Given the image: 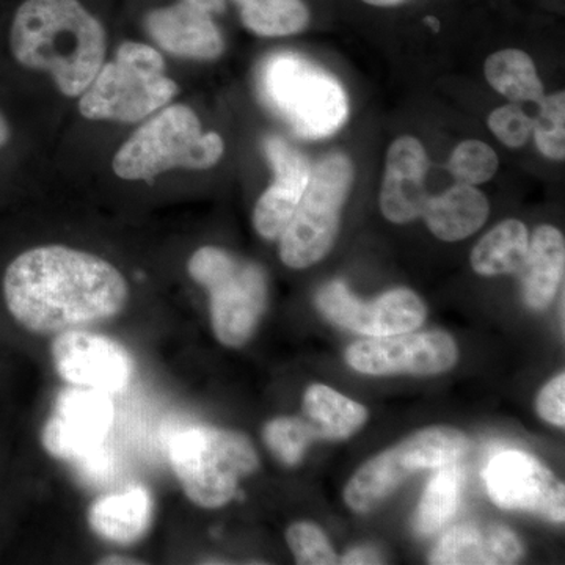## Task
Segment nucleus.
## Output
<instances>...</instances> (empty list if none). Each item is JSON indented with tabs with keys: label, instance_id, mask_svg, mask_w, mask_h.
<instances>
[{
	"label": "nucleus",
	"instance_id": "4",
	"mask_svg": "<svg viewBox=\"0 0 565 565\" xmlns=\"http://www.w3.org/2000/svg\"><path fill=\"white\" fill-rule=\"evenodd\" d=\"M225 152L221 134L203 132L195 111L184 104L162 107L129 137L115 154L111 169L126 181L152 182L174 169L207 170Z\"/></svg>",
	"mask_w": 565,
	"mask_h": 565
},
{
	"label": "nucleus",
	"instance_id": "6",
	"mask_svg": "<svg viewBox=\"0 0 565 565\" xmlns=\"http://www.w3.org/2000/svg\"><path fill=\"white\" fill-rule=\"evenodd\" d=\"M178 92L154 47L126 41L82 93L79 111L87 120L137 122L170 104Z\"/></svg>",
	"mask_w": 565,
	"mask_h": 565
},
{
	"label": "nucleus",
	"instance_id": "7",
	"mask_svg": "<svg viewBox=\"0 0 565 565\" xmlns=\"http://www.w3.org/2000/svg\"><path fill=\"white\" fill-rule=\"evenodd\" d=\"M188 270L210 292L217 340L228 348L247 343L267 307V277L262 267L207 245L193 253Z\"/></svg>",
	"mask_w": 565,
	"mask_h": 565
},
{
	"label": "nucleus",
	"instance_id": "23",
	"mask_svg": "<svg viewBox=\"0 0 565 565\" xmlns=\"http://www.w3.org/2000/svg\"><path fill=\"white\" fill-rule=\"evenodd\" d=\"M303 411L313 422L319 437L327 440H345L367 422L366 407L334 392L330 386H308L303 396Z\"/></svg>",
	"mask_w": 565,
	"mask_h": 565
},
{
	"label": "nucleus",
	"instance_id": "16",
	"mask_svg": "<svg viewBox=\"0 0 565 565\" xmlns=\"http://www.w3.org/2000/svg\"><path fill=\"white\" fill-rule=\"evenodd\" d=\"M145 29L161 50L174 57L211 62L225 51V41L214 17L184 0L151 10L145 18Z\"/></svg>",
	"mask_w": 565,
	"mask_h": 565
},
{
	"label": "nucleus",
	"instance_id": "31",
	"mask_svg": "<svg viewBox=\"0 0 565 565\" xmlns=\"http://www.w3.org/2000/svg\"><path fill=\"white\" fill-rule=\"evenodd\" d=\"M286 541H288L297 564L330 565L337 563V555H334L329 539L315 523H294L286 531Z\"/></svg>",
	"mask_w": 565,
	"mask_h": 565
},
{
	"label": "nucleus",
	"instance_id": "37",
	"mask_svg": "<svg viewBox=\"0 0 565 565\" xmlns=\"http://www.w3.org/2000/svg\"><path fill=\"white\" fill-rule=\"evenodd\" d=\"M366 6L375 7V9H396L404 6L408 0H362Z\"/></svg>",
	"mask_w": 565,
	"mask_h": 565
},
{
	"label": "nucleus",
	"instance_id": "27",
	"mask_svg": "<svg viewBox=\"0 0 565 565\" xmlns=\"http://www.w3.org/2000/svg\"><path fill=\"white\" fill-rule=\"evenodd\" d=\"M437 470L424 490L416 511L415 527L423 535L438 533L459 508L462 470L457 462L444 465Z\"/></svg>",
	"mask_w": 565,
	"mask_h": 565
},
{
	"label": "nucleus",
	"instance_id": "29",
	"mask_svg": "<svg viewBox=\"0 0 565 565\" xmlns=\"http://www.w3.org/2000/svg\"><path fill=\"white\" fill-rule=\"evenodd\" d=\"M535 147L552 161L565 159V93L545 95L539 103V115L534 118Z\"/></svg>",
	"mask_w": 565,
	"mask_h": 565
},
{
	"label": "nucleus",
	"instance_id": "19",
	"mask_svg": "<svg viewBox=\"0 0 565 565\" xmlns=\"http://www.w3.org/2000/svg\"><path fill=\"white\" fill-rule=\"evenodd\" d=\"M565 269L564 234L552 225H541L530 237L523 266V299L531 310L544 311L556 297Z\"/></svg>",
	"mask_w": 565,
	"mask_h": 565
},
{
	"label": "nucleus",
	"instance_id": "17",
	"mask_svg": "<svg viewBox=\"0 0 565 565\" xmlns=\"http://www.w3.org/2000/svg\"><path fill=\"white\" fill-rule=\"evenodd\" d=\"M523 556L520 539L504 526H456L429 555L434 565L515 564Z\"/></svg>",
	"mask_w": 565,
	"mask_h": 565
},
{
	"label": "nucleus",
	"instance_id": "14",
	"mask_svg": "<svg viewBox=\"0 0 565 565\" xmlns=\"http://www.w3.org/2000/svg\"><path fill=\"white\" fill-rule=\"evenodd\" d=\"M267 159L273 166L275 181L259 196L253 211V226L267 241H275L291 222L311 177V166L302 151L280 136L264 141Z\"/></svg>",
	"mask_w": 565,
	"mask_h": 565
},
{
	"label": "nucleus",
	"instance_id": "21",
	"mask_svg": "<svg viewBox=\"0 0 565 565\" xmlns=\"http://www.w3.org/2000/svg\"><path fill=\"white\" fill-rule=\"evenodd\" d=\"M530 250V232L525 223L508 218L475 245L471 267L482 277L522 273Z\"/></svg>",
	"mask_w": 565,
	"mask_h": 565
},
{
	"label": "nucleus",
	"instance_id": "34",
	"mask_svg": "<svg viewBox=\"0 0 565 565\" xmlns=\"http://www.w3.org/2000/svg\"><path fill=\"white\" fill-rule=\"evenodd\" d=\"M82 478L92 484H104L115 473V457L109 448L102 445L74 460Z\"/></svg>",
	"mask_w": 565,
	"mask_h": 565
},
{
	"label": "nucleus",
	"instance_id": "1",
	"mask_svg": "<svg viewBox=\"0 0 565 565\" xmlns=\"http://www.w3.org/2000/svg\"><path fill=\"white\" fill-rule=\"evenodd\" d=\"M3 296L13 318L31 332H66L120 313L128 282L93 253L44 245L13 259L3 277Z\"/></svg>",
	"mask_w": 565,
	"mask_h": 565
},
{
	"label": "nucleus",
	"instance_id": "2",
	"mask_svg": "<svg viewBox=\"0 0 565 565\" xmlns=\"http://www.w3.org/2000/svg\"><path fill=\"white\" fill-rule=\"evenodd\" d=\"M10 47L22 66L46 71L76 98L104 65L106 31L79 0H25L11 22Z\"/></svg>",
	"mask_w": 565,
	"mask_h": 565
},
{
	"label": "nucleus",
	"instance_id": "5",
	"mask_svg": "<svg viewBox=\"0 0 565 565\" xmlns=\"http://www.w3.org/2000/svg\"><path fill=\"white\" fill-rule=\"evenodd\" d=\"M167 455L189 500L206 509L230 503L241 479L259 465L247 435L211 426L177 430L167 441Z\"/></svg>",
	"mask_w": 565,
	"mask_h": 565
},
{
	"label": "nucleus",
	"instance_id": "22",
	"mask_svg": "<svg viewBox=\"0 0 565 565\" xmlns=\"http://www.w3.org/2000/svg\"><path fill=\"white\" fill-rule=\"evenodd\" d=\"M411 475L393 446L374 459L367 460L352 476L344 489L345 504L356 514H366L377 508Z\"/></svg>",
	"mask_w": 565,
	"mask_h": 565
},
{
	"label": "nucleus",
	"instance_id": "18",
	"mask_svg": "<svg viewBox=\"0 0 565 565\" xmlns=\"http://www.w3.org/2000/svg\"><path fill=\"white\" fill-rule=\"evenodd\" d=\"M489 212L484 193L475 185L456 182L440 195H429L422 217L435 237L445 243H457L481 230Z\"/></svg>",
	"mask_w": 565,
	"mask_h": 565
},
{
	"label": "nucleus",
	"instance_id": "24",
	"mask_svg": "<svg viewBox=\"0 0 565 565\" xmlns=\"http://www.w3.org/2000/svg\"><path fill=\"white\" fill-rule=\"evenodd\" d=\"M486 79L508 102L535 103L545 98V88L535 63L525 51L503 50L489 55L484 63Z\"/></svg>",
	"mask_w": 565,
	"mask_h": 565
},
{
	"label": "nucleus",
	"instance_id": "30",
	"mask_svg": "<svg viewBox=\"0 0 565 565\" xmlns=\"http://www.w3.org/2000/svg\"><path fill=\"white\" fill-rule=\"evenodd\" d=\"M497 152L481 140H463L457 145L446 163L448 172L457 182L468 185L484 184L498 172Z\"/></svg>",
	"mask_w": 565,
	"mask_h": 565
},
{
	"label": "nucleus",
	"instance_id": "38",
	"mask_svg": "<svg viewBox=\"0 0 565 565\" xmlns=\"http://www.w3.org/2000/svg\"><path fill=\"white\" fill-rule=\"evenodd\" d=\"M10 136L11 132L9 121H7L6 117L0 114V148H3L7 143H9Z\"/></svg>",
	"mask_w": 565,
	"mask_h": 565
},
{
	"label": "nucleus",
	"instance_id": "8",
	"mask_svg": "<svg viewBox=\"0 0 565 565\" xmlns=\"http://www.w3.org/2000/svg\"><path fill=\"white\" fill-rule=\"evenodd\" d=\"M353 178L355 169L344 152H330L315 163L299 206L278 237V252L286 266L307 269L329 255Z\"/></svg>",
	"mask_w": 565,
	"mask_h": 565
},
{
	"label": "nucleus",
	"instance_id": "36",
	"mask_svg": "<svg viewBox=\"0 0 565 565\" xmlns=\"http://www.w3.org/2000/svg\"><path fill=\"white\" fill-rule=\"evenodd\" d=\"M189 6L204 11V13L215 17V14H223L226 11V0H184Z\"/></svg>",
	"mask_w": 565,
	"mask_h": 565
},
{
	"label": "nucleus",
	"instance_id": "12",
	"mask_svg": "<svg viewBox=\"0 0 565 565\" xmlns=\"http://www.w3.org/2000/svg\"><path fill=\"white\" fill-rule=\"evenodd\" d=\"M52 359L63 381L79 388L114 394L131 381V355L102 334L66 330L55 338Z\"/></svg>",
	"mask_w": 565,
	"mask_h": 565
},
{
	"label": "nucleus",
	"instance_id": "39",
	"mask_svg": "<svg viewBox=\"0 0 565 565\" xmlns=\"http://www.w3.org/2000/svg\"><path fill=\"white\" fill-rule=\"evenodd\" d=\"M99 564H106V565H132V564H140V561H132L131 557H121V556H109L104 557L102 563Z\"/></svg>",
	"mask_w": 565,
	"mask_h": 565
},
{
	"label": "nucleus",
	"instance_id": "26",
	"mask_svg": "<svg viewBox=\"0 0 565 565\" xmlns=\"http://www.w3.org/2000/svg\"><path fill=\"white\" fill-rule=\"evenodd\" d=\"M248 32L280 39L303 32L311 13L303 0H232Z\"/></svg>",
	"mask_w": 565,
	"mask_h": 565
},
{
	"label": "nucleus",
	"instance_id": "28",
	"mask_svg": "<svg viewBox=\"0 0 565 565\" xmlns=\"http://www.w3.org/2000/svg\"><path fill=\"white\" fill-rule=\"evenodd\" d=\"M263 437L267 448L278 460L288 467H294L303 459L305 451L311 441L319 437V433L311 423L282 416L267 423Z\"/></svg>",
	"mask_w": 565,
	"mask_h": 565
},
{
	"label": "nucleus",
	"instance_id": "9",
	"mask_svg": "<svg viewBox=\"0 0 565 565\" xmlns=\"http://www.w3.org/2000/svg\"><path fill=\"white\" fill-rule=\"evenodd\" d=\"M316 307L327 321L370 338L414 332L427 315L426 305L411 289H393L374 302H362L340 280L319 289Z\"/></svg>",
	"mask_w": 565,
	"mask_h": 565
},
{
	"label": "nucleus",
	"instance_id": "35",
	"mask_svg": "<svg viewBox=\"0 0 565 565\" xmlns=\"http://www.w3.org/2000/svg\"><path fill=\"white\" fill-rule=\"evenodd\" d=\"M341 563L353 565L382 564V556L373 546H359V548L351 550Z\"/></svg>",
	"mask_w": 565,
	"mask_h": 565
},
{
	"label": "nucleus",
	"instance_id": "10",
	"mask_svg": "<svg viewBox=\"0 0 565 565\" xmlns=\"http://www.w3.org/2000/svg\"><path fill=\"white\" fill-rule=\"evenodd\" d=\"M459 351L446 332L397 333L356 341L345 351L353 370L370 375H435L455 367Z\"/></svg>",
	"mask_w": 565,
	"mask_h": 565
},
{
	"label": "nucleus",
	"instance_id": "33",
	"mask_svg": "<svg viewBox=\"0 0 565 565\" xmlns=\"http://www.w3.org/2000/svg\"><path fill=\"white\" fill-rule=\"evenodd\" d=\"M565 374L550 381L535 399V411L544 422L553 426H565Z\"/></svg>",
	"mask_w": 565,
	"mask_h": 565
},
{
	"label": "nucleus",
	"instance_id": "20",
	"mask_svg": "<svg viewBox=\"0 0 565 565\" xmlns=\"http://www.w3.org/2000/svg\"><path fill=\"white\" fill-rule=\"evenodd\" d=\"M152 520V498L145 487L107 494L88 512L92 530L118 544H131L147 533Z\"/></svg>",
	"mask_w": 565,
	"mask_h": 565
},
{
	"label": "nucleus",
	"instance_id": "15",
	"mask_svg": "<svg viewBox=\"0 0 565 565\" xmlns=\"http://www.w3.org/2000/svg\"><path fill=\"white\" fill-rule=\"evenodd\" d=\"M430 159L422 140L403 136L386 152L381 189V211L386 221L404 225L422 217L429 199L426 178Z\"/></svg>",
	"mask_w": 565,
	"mask_h": 565
},
{
	"label": "nucleus",
	"instance_id": "13",
	"mask_svg": "<svg viewBox=\"0 0 565 565\" xmlns=\"http://www.w3.org/2000/svg\"><path fill=\"white\" fill-rule=\"evenodd\" d=\"M114 416L109 394L79 386L65 390L55 401L41 441L51 456L74 462L104 445Z\"/></svg>",
	"mask_w": 565,
	"mask_h": 565
},
{
	"label": "nucleus",
	"instance_id": "32",
	"mask_svg": "<svg viewBox=\"0 0 565 565\" xmlns=\"http://www.w3.org/2000/svg\"><path fill=\"white\" fill-rule=\"evenodd\" d=\"M490 131L509 148L525 147L533 136L534 120L519 104H505L489 115Z\"/></svg>",
	"mask_w": 565,
	"mask_h": 565
},
{
	"label": "nucleus",
	"instance_id": "3",
	"mask_svg": "<svg viewBox=\"0 0 565 565\" xmlns=\"http://www.w3.org/2000/svg\"><path fill=\"white\" fill-rule=\"evenodd\" d=\"M258 92L300 139H327L348 122L349 98L341 82L296 52H277L262 63Z\"/></svg>",
	"mask_w": 565,
	"mask_h": 565
},
{
	"label": "nucleus",
	"instance_id": "11",
	"mask_svg": "<svg viewBox=\"0 0 565 565\" xmlns=\"http://www.w3.org/2000/svg\"><path fill=\"white\" fill-rule=\"evenodd\" d=\"M484 481L487 492L500 508L564 522L565 487L535 457L523 451L501 452L487 463Z\"/></svg>",
	"mask_w": 565,
	"mask_h": 565
},
{
	"label": "nucleus",
	"instance_id": "25",
	"mask_svg": "<svg viewBox=\"0 0 565 565\" xmlns=\"http://www.w3.org/2000/svg\"><path fill=\"white\" fill-rule=\"evenodd\" d=\"M468 445V438L460 430L435 426L411 435L394 448L401 462L414 475L419 470H437L444 465L459 462Z\"/></svg>",
	"mask_w": 565,
	"mask_h": 565
}]
</instances>
